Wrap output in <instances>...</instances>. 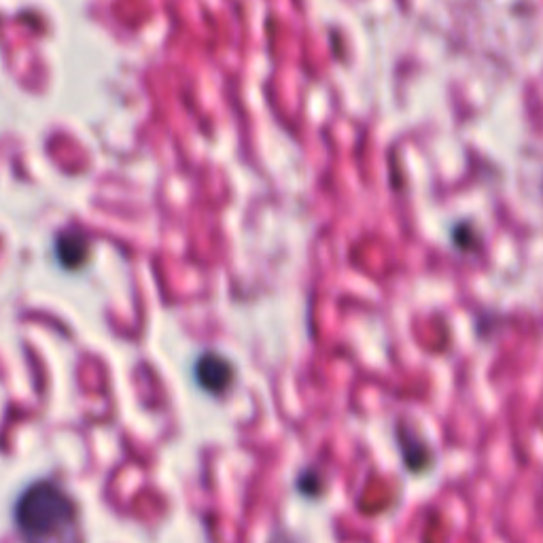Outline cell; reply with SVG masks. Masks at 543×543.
I'll list each match as a JSON object with an SVG mask.
<instances>
[{"label": "cell", "instance_id": "1", "mask_svg": "<svg viewBox=\"0 0 543 543\" xmlns=\"http://www.w3.org/2000/svg\"><path fill=\"white\" fill-rule=\"evenodd\" d=\"M17 527L30 541L75 537L77 505L54 484H34L15 507Z\"/></svg>", "mask_w": 543, "mask_h": 543}, {"label": "cell", "instance_id": "2", "mask_svg": "<svg viewBox=\"0 0 543 543\" xmlns=\"http://www.w3.org/2000/svg\"><path fill=\"white\" fill-rule=\"evenodd\" d=\"M234 365L217 353H204L196 361V380L200 387L213 395H221L234 384Z\"/></svg>", "mask_w": 543, "mask_h": 543}, {"label": "cell", "instance_id": "3", "mask_svg": "<svg viewBox=\"0 0 543 543\" xmlns=\"http://www.w3.org/2000/svg\"><path fill=\"white\" fill-rule=\"evenodd\" d=\"M58 257L64 268L77 270L85 264L87 257H90V242H87L83 234L66 232L58 238Z\"/></svg>", "mask_w": 543, "mask_h": 543}, {"label": "cell", "instance_id": "4", "mask_svg": "<svg viewBox=\"0 0 543 543\" xmlns=\"http://www.w3.org/2000/svg\"><path fill=\"white\" fill-rule=\"evenodd\" d=\"M399 437H401V446H404L406 467L410 471H423V469H427V465L431 463L427 446L423 442H414L410 431L408 433H401Z\"/></svg>", "mask_w": 543, "mask_h": 543}]
</instances>
